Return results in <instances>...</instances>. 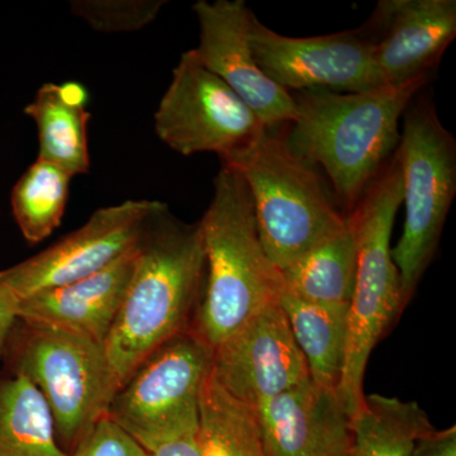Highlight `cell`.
Here are the masks:
<instances>
[{
    "mask_svg": "<svg viewBox=\"0 0 456 456\" xmlns=\"http://www.w3.org/2000/svg\"><path fill=\"white\" fill-rule=\"evenodd\" d=\"M212 349L189 329L152 351L114 395L107 416L145 450L198 430V401Z\"/></svg>",
    "mask_w": 456,
    "mask_h": 456,
    "instance_id": "cell-8",
    "label": "cell"
},
{
    "mask_svg": "<svg viewBox=\"0 0 456 456\" xmlns=\"http://www.w3.org/2000/svg\"><path fill=\"white\" fill-rule=\"evenodd\" d=\"M25 113L38 131V158L65 170L71 176L90 169L88 123L90 113L84 107L66 104L57 84H44Z\"/></svg>",
    "mask_w": 456,
    "mask_h": 456,
    "instance_id": "cell-22",
    "label": "cell"
},
{
    "mask_svg": "<svg viewBox=\"0 0 456 456\" xmlns=\"http://www.w3.org/2000/svg\"><path fill=\"white\" fill-rule=\"evenodd\" d=\"M403 202L397 154L349 213L358 242L355 284L347 318V345L338 393L351 419L364 406L365 369L375 345L404 310L391 236Z\"/></svg>",
    "mask_w": 456,
    "mask_h": 456,
    "instance_id": "cell-5",
    "label": "cell"
},
{
    "mask_svg": "<svg viewBox=\"0 0 456 456\" xmlns=\"http://www.w3.org/2000/svg\"><path fill=\"white\" fill-rule=\"evenodd\" d=\"M362 32L387 86L430 79L456 36L455 0H382Z\"/></svg>",
    "mask_w": 456,
    "mask_h": 456,
    "instance_id": "cell-14",
    "label": "cell"
},
{
    "mask_svg": "<svg viewBox=\"0 0 456 456\" xmlns=\"http://www.w3.org/2000/svg\"><path fill=\"white\" fill-rule=\"evenodd\" d=\"M204 283L200 222L185 224L159 202L137 242L134 274L104 341L118 389L152 351L191 329Z\"/></svg>",
    "mask_w": 456,
    "mask_h": 456,
    "instance_id": "cell-1",
    "label": "cell"
},
{
    "mask_svg": "<svg viewBox=\"0 0 456 456\" xmlns=\"http://www.w3.org/2000/svg\"><path fill=\"white\" fill-rule=\"evenodd\" d=\"M279 303L307 362L312 382L338 391L346 355L349 305H318L284 290Z\"/></svg>",
    "mask_w": 456,
    "mask_h": 456,
    "instance_id": "cell-17",
    "label": "cell"
},
{
    "mask_svg": "<svg viewBox=\"0 0 456 456\" xmlns=\"http://www.w3.org/2000/svg\"><path fill=\"white\" fill-rule=\"evenodd\" d=\"M430 79L360 93L311 89L296 103L284 139L294 154L322 171L346 215L397 151L401 117Z\"/></svg>",
    "mask_w": 456,
    "mask_h": 456,
    "instance_id": "cell-2",
    "label": "cell"
},
{
    "mask_svg": "<svg viewBox=\"0 0 456 456\" xmlns=\"http://www.w3.org/2000/svg\"><path fill=\"white\" fill-rule=\"evenodd\" d=\"M200 44L194 55L248 104L266 128L287 126L296 116L292 94L260 70L250 44L255 14L244 0H198L193 5Z\"/></svg>",
    "mask_w": 456,
    "mask_h": 456,
    "instance_id": "cell-13",
    "label": "cell"
},
{
    "mask_svg": "<svg viewBox=\"0 0 456 456\" xmlns=\"http://www.w3.org/2000/svg\"><path fill=\"white\" fill-rule=\"evenodd\" d=\"M358 242L350 217L341 232L281 270L284 292L303 301L350 305L355 284Z\"/></svg>",
    "mask_w": 456,
    "mask_h": 456,
    "instance_id": "cell-18",
    "label": "cell"
},
{
    "mask_svg": "<svg viewBox=\"0 0 456 456\" xmlns=\"http://www.w3.org/2000/svg\"><path fill=\"white\" fill-rule=\"evenodd\" d=\"M18 298L0 279V356L7 349L9 338L18 321Z\"/></svg>",
    "mask_w": 456,
    "mask_h": 456,
    "instance_id": "cell-27",
    "label": "cell"
},
{
    "mask_svg": "<svg viewBox=\"0 0 456 456\" xmlns=\"http://www.w3.org/2000/svg\"><path fill=\"white\" fill-rule=\"evenodd\" d=\"M73 176L37 159L12 191V213L28 244H40L61 224Z\"/></svg>",
    "mask_w": 456,
    "mask_h": 456,
    "instance_id": "cell-23",
    "label": "cell"
},
{
    "mask_svg": "<svg viewBox=\"0 0 456 456\" xmlns=\"http://www.w3.org/2000/svg\"><path fill=\"white\" fill-rule=\"evenodd\" d=\"M155 132L183 156L212 152L230 163L265 126L248 104L189 50L180 56L154 116Z\"/></svg>",
    "mask_w": 456,
    "mask_h": 456,
    "instance_id": "cell-9",
    "label": "cell"
},
{
    "mask_svg": "<svg viewBox=\"0 0 456 456\" xmlns=\"http://www.w3.org/2000/svg\"><path fill=\"white\" fill-rule=\"evenodd\" d=\"M411 456H456V428L430 432L417 441Z\"/></svg>",
    "mask_w": 456,
    "mask_h": 456,
    "instance_id": "cell-26",
    "label": "cell"
},
{
    "mask_svg": "<svg viewBox=\"0 0 456 456\" xmlns=\"http://www.w3.org/2000/svg\"><path fill=\"white\" fill-rule=\"evenodd\" d=\"M146 456H200L198 445V430L184 432L179 436L165 441Z\"/></svg>",
    "mask_w": 456,
    "mask_h": 456,
    "instance_id": "cell-28",
    "label": "cell"
},
{
    "mask_svg": "<svg viewBox=\"0 0 456 456\" xmlns=\"http://www.w3.org/2000/svg\"><path fill=\"white\" fill-rule=\"evenodd\" d=\"M250 44L260 70L289 93H360L387 86L375 62L373 42L362 29L288 37L254 16Z\"/></svg>",
    "mask_w": 456,
    "mask_h": 456,
    "instance_id": "cell-10",
    "label": "cell"
},
{
    "mask_svg": "<svg viewBox=\"0 0 456 456\" xmlns=\"http://www.w3.org/2000/svg\"><path fill=\"white\" fill-rule=\"evenodd\" d=\"M283 127L266 128L246 151L222 164L244 178L261 244L281 272L341 232L349 217L322 171L287 145Z\"/></svg>",
    "mask_w": 456,
    "mask_h": 456,
    "instance_id": "cell-4",
    "label": "cell"
},
{
    "mask_svg": "<svg viewBox=\"0 0 456 456\" xmlns=\"http://www.w3.org/2000/svg\"><path fill=\"white\" fill-rule=\"evenodd\" d=\"M0 456H69L46 399L22 374L0 382Z\"/></svg>",
    "mask_w": 456,
    "mask_h": 456,
    "instance_id": "cell-19",
    "label": "cell"
},
{
    "mask_svg": "<svg viewBox=\"0 0 456 456\" xmlns=\"http://www.w3.org/2000/svg\"><path fill=\"white\" fill-rule=\"evenodd\" d=\"M164 0H74L71 12L99 32L139 31L160 13Z\"/></svg>",
    "mask_w": 456,
    "mask_h": 456,
    "instance_id": "cell-24",
    "label": "cell"
},
{
    "mask_svg": "<svg viewBox=\"0 0 456 456\" xmlns=\"http://www.w3.org/2000/svg\"><path fill=\"white\" fill-rule=\"evenodd\" d=\"M351 428L349 456H411L417 441L435 430L416 402L379 395H365Z\"/></svg>",
    "mask_w": 456,
    "mask_h": 456,
    "instance_id": "cell-20",
    "label": "cell"
},
{
    "mask_svg": "<svg viewBox=\"0 0 456 456\" xmlns=\"http://www.w3.org/2000/svg\"><path fill=\"white\" fill-rule=\"evenodd\" d=\"M12 360L14 373L28 378L46 399L57 443L71 454L107 416L118 392L104 344L56 327L23 322Z\"/></svg>",
    "mask_w": 456,
    "mask_h": 456,
    "instance_id": "cell-7",
    "label": "cell"
},
{
    "mask_svg": "<svg viewBox=\"0 0 456 456\" xmlns=\"http://www.w3.org/2000/svg\"><path fill=\"white\" fill-rule=\"evenodd\" d=\"M60 95L69 106L86 107L88 102V90L80 83L69 82L59 86Z\"/></svg>",
    "mask_w": 456,
    "mask_h": 456,
    "instance_id": "cell-29",
    "label": "cell"
},
{
    "mask_svg": "<svg viewBox=\"0 0 456 456\" xmlns=\"http://www.w3.org/2000/svg\"><path fill=\"white\" fill-rule=\"evenodd\" d=\"M198 445L200 456H268L256 410L228 395L211 371L198 401Z\"/></svg>",
    "mask_w": 456,
    "mask_h": 456,
    "instance_id": "cell-21",
    "label": "cell"
},
{
    "mask_svg": "<svg viewBox=\"0 0 456 456\" xmlns=\"http://www.w3.org/2000/svg\"><path fill=\"white\" fill-rule=\"evenodd\" d=\"M415 98L403 114L395 151L403 178L406 221L392 257L404 308L434 259L456 193L455 139L431 102Z\"/></svg>",
    "mask_w": 456,
    "mask_h": 456,
    "instance_id": "cell-6",
    "label": "cell"
},
{
    "mask_svg": "<svg viewBox=\"0 0 456 456\" xmlns=\"http://www.w3.org/2000/svg\"><path fill=\"white\" fill-rule=\"evenodd\" d=\"M137 245L106 269L18 301V321L56 327L104 344L136 264Z\"/></svg>",
    "mask_w": 456,
    "mask_h": 456,
    "instance_id": "cell-16",
    "label": "cell"
},
{
    "mask_svg": "<svg viewBox=\"0 0 456 456\" xmlns=\"http://www.w3.org/2000/svg\"><path fill=\"white\" fill-rule=\"evenodd\" d=\"M130 435L114 424L108 416L99 419L97 425L69 456H146Z\"/></svg>",
    "mask_w": 456,
    "mask_h": 456,
    "instance_id": "cell-25",
    "label": "cell"
},
{
    "mask_svg": "<svg viewBox=\"0 0 456 456\" xmlns=\"http://www.w3.org/2000/svg\"><path fill=\"white\" fill-rule=\"evenodd\" d=\"M211 373L228 395L255 410L311 378L279 302L212 350Z\"/></svg>",
    "mask_w": 456,
    "mask_h": 456,
    "instance_id": "cell-12",
    "label": "cell"
},
{
    "mask_svg": "<svg viewBox=\"0 0 456 456\" xmlns=\"http://www.w3.org/2000/svg\"><path fill=\"white\" fill-rule=\"evenodd\" d=\"M268 456H349L351 417L336 389L305 380L256 408Z\"/></svg>",
    "mask_w": 456,
    "mask_h": 456,
    "instance_id": "cell-15",
    "label": "cell"
},
{
    "mask_svg": "<svg viewBox=\"0 0 456 456\" xmlns=\"http://www.w3.org/2000/svg\"><path fill=\"white\" fill-rule=\"evenodd\" d=\"M213 197L200 221L206 253V283L191 330L211 349L261 310L279 302L281 272L257 232L253 200L244 178L222 165Z\"/></svg>",
    "mask_w": 456,
    "mask_h": 456,
    "instance_id": "cell-3",
    "label": "cell"
},
{
    "mask_svg": "<svg viewBox=\"0 0 456 456\" xmlns=\"http://www.w3.org/2000/svg\"><path fill=\"white\" fill-rule=\"evenodd\" d=\"M159 200H130L98 209L84 226L17 265L0 270V279L18 301L74 283L131 251Z\"/></svg>",
    "mask_w": 456,
    "mask_h": 456,
    "instance_id": "cell-11",
    "label": "cell"
}]
</instances>
